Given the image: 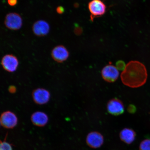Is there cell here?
<instances>
[{"instance_id": "20", "label": "cell", "mask_w": 150, "mask_h": 150, "mask_svg": "<svg viewBox=\"0 0 150 150\" xmlns=\"http://www.w3.org/2000/svg\"><path fill=\"white\" fill-rule=\"evenodd\" d=\"M8 91L11 93H14L16 91V88L14 86H11L8 88Z\"/></svg>"}, {"instance_id": "4", "label": "cell", "mask_w": 150, "mask_h": 150, "mask_svg": "<svg viewBox=\"0 0 150 150\" xmlns=\"http://www.w3.org/2000/svg\"><path fill=\"white\" fill-rule=\"evenodd\" d=\"M3 68L7 72H14L18 68L19 61L16 56L8 54L4 56L1 61Z\"/></svg>"}, {"instance_id": "18", "label": "cell", "mask_w": 150, "mask_h": 150, "mask_svg": "<svg viewBox=\"0 0 150 150\" xmlns=\"http://www.w3.org/2000/svg\"><path fill=\"white\" fill-rule=\"evenodd\" d=\"M56 12L58 14H62L64 12V8L62 6H58L56 9Z\"/></svg>"}, {"instance_id": "13", "label": "cell", "mask_w": 150, "mask_h": 150, "mask_svg": "<svg viewBox=\"0 0 150 150\" xmlns=\"http://www.w3.org/2000/svg\"><path fill=\"white\" fill-rule=\"evenodd\" d=\"M136 133L132 129L125 128L120 133V137L122 141L127 144H131L135 140Z\"/></svg>"}, {"instance_id": "3", "label": "cell", "mask_w": 150, "mask_h": 150, "mask_svg": "<svg viewBox=\"0 0 150 150\" xmlns=\"http://www.w3.org/2000/svg\"><path fill=\"white\" fill-rule=\"evenodd\" d=\"M5 27L12 30H18L23 24L21 16L18 13H9L6 16L4 22Z\"/></svg>"}, {"instance_id": "1", "label": "cell", "mask_w": 150, "mask_h": 150, "mask_svg": "<svg viewBox=\"0 0 150 150\" xmlns=\"http://www.w3.org/2000/svg\"><path fill=\"white\" fill-rule=\"evenodd\" d=\"M148 74L145 65L138 61H131L127 64L121 75L122 82L131 88L141 87L147 81Z\"/></svg>"}, {"instance_id": "9", "label": "cell", "mask_w": 150, "mask_h": 150, "mask_svg": "<svg viewBox=\"0 0 150 150\" xmlns=\"http://www.w3.org/2000/svg\"><path fill=\"white\" fill-rule=\"evenodd\" d=\"M104 142V137L97 131L90 132L86 138V143L90 147L98 149L103 145Z\"/></svg>"}, {"instance_id": "11", "label": "cell", "mask_w": 150, "mask_h": 150, "mask_svg": "<svg viewBox=\"0 0 150 150\" xmlns=\"http://www.w3.org/2000/svg\"><path fill=\"white\" fill-rule=\"evenodd\" d=\"M107 108L109 113L115 116L121 115L125 111L123 103L117 98L112 99L109 101Z\"/></svg>"}, {"instance_id": "14", "label": "cell", "mask_w": 150, "mask_h": 150, "mask_svg": "<svg viewBox=\"0 0 150 150\" xmlns=\"http://www.w3.org/2000/svg\"><path fill=\"white\" fill-rule=\"evenodd\" d=\"M139 150H150V139L144 140L141 142Z\"/></svg>"}, {"instance_id": "5", "label": "cell", "mask_w": 150, "mask_h": 150, "mask_svg": "<svg viewBox=\"0 0 150 150\" xmlns=\"http://www.w3.org/2000/svg\"><path fill=\"white\" fill-rule=\"evenodd\" d=\"M18 118L14 112L8 111L3 112L1 117V124L5 128L11 129L17 125Z\"/></svg>"}, {"instance_id": "8", "label": "cell", "mask_w": 150, "mask_h": 150, "mask_svg": "<svg viewBox=\"0 0 150 150\" xmlns=\"http://www.w3.org/2000/svg\"><path fill=\"white\" fill-rule=\"evenodd\" d=\"M51 56L52 59L55 62L62 63L68 59L69 52L64 46L59 45L56 46L52 50Z\"/></svg>"}, {"instance_id": "6", "label": "cell", "mask_w": 150, "mask_h": 150, "mask_svg": "<svg viewBox=\"0 0 150 150\" xmlns=\"http://www.w3.org/2000/svg\"><path fill=\"white\" fill-rule=\"evenodd\" d=\"M33 98L34 102L39 105L47 103L50 98V93L48 90L43 88H38L33 91Z\"/></svg>"}, {"instance_id": "7", "label": "cell", "mask_w": 150, "mask_h": 150, "mask_svg": "<svg viewBox=\"0 0 150 150\" xmlns=\"http://www.w3.org/2000/svg\"><path fill=\"white\" fill-rule=\"evenodd\" d=\"M102 78L106 81L112 83L117 79L119 72L117 67L112 65L105 66L102 71Z\"/></svg>"}, {"instance_id": "17", "label": "cell", "mask_w": 150, "mask_h": 150, "mask_svg": "<svg viewBox=\"0 0 150 150\" xmlns=\"http://www.w3.org/2000/svg\"><path fill=\"white\" fill-rule=\"evenodd\" d=\"M127 110L130 113H134L136 111V108L134 105H130L127 108Z\"/></svg>"}, {"instance_id": "12", "label": "cell", "mask_w": 150, "mask_h": 150, "mask_svg": "<svg viewBox=\"0 0 150 150\" xmlns=\"http://www.w3.org/2000/svg\"><path fill=\"white\" fill-rule=\"evenodd\" d=\"M31 120L32 122L35 126L43 127L47 124L49 118L45 112L38 111L35 112L32 114Z\"/></svg>"}, {"instance_id": "19", "label": "cell", "mask_w": 150, "mask_h": 150, "mask_svg": "<svg viewBox=\"0 0 150 150\" xmlns=\"http://www.w3.org/2000/svg\"><path fill=\"white\" fill-rule=\"evenodd\" d=\"M7 3L10 6H14L17 4L18 0H7Z\"/></svg>"}, {"instance_id": "10", "label": "cell", "mask_w": 150, "mask_h": 150, "mask_svg": "<svg viewBox=\"0 0 150 150\" xmlns=\"http://www.w3.org/2000/svg\"><path fill=\"white\" fill-rule=\"evenodd\" d=\"M50 27L46 21L39 20L35 22L32 27L33 33L38 37H44L49 33Z\"/></svg>"}, {"instance_id": "15", "label": "cell", "mask_w": 150, "mask_h": 150, "mask_svg": "<svg viewBox=\"0 0 150 150\" xmlns=\"http://www.w3.org/2000/svg\"><path fill=\"white\" fill-rule=\"evenodd\" d=\"M0 150H13L10 144L6 141H1L0 145Z\"/></svg>"}, {"instance_id": "2", "label": "cell", "mask_w": 150, "mask_h": 150, "mask_svg": "<svg viewBox=\"0 0 150 150\" xmlns=\"http://www.w3.org/2000/svg\"><path fill=\"white\" fill-rule=\"evenodd\" d=\"M88 7L91 21L95 18L102 16L106 12V5L101 0H92L89 3Z\"/></svg>"}, {"instance_id": "16", "label": "cell", "mask_w": 150, "mask_h": 150, "mask_svg": "<svg viewBox=\"0 0 150 150\" xmlns=\"http://www.w3.org/2000/svg\"><path fill=\"white\" fill-rule=\"evenodd\" d=\"M126 65L124 62L122 61H118L116 63V67L118 70L123 71L125 69Z\"/></svg>"}]
</instances>
